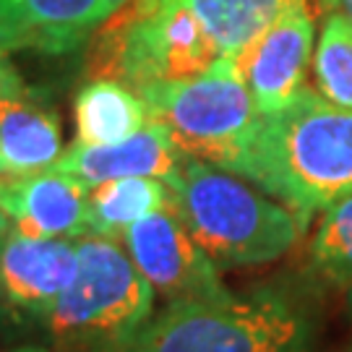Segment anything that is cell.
<instances>
[{
	"label": "cell",
	"mask_w": 352,
	"mask_h": 352,
	"mask_svg": "<svg viewBox=\"0 0 352 352\" xmlns=\"http://www.w3.org/2000/svg\"><path fill=\"white\" fill-rule=\"evenodd\" d=\"M78 272L76 238L26 235L0 212V305L45 318Z\"/></svg>",
	"instance_id": "obj_9"
},
{
	"label": "cell",
	"mask_w": 352,
	"mask_h": 352,
	"mask_svg": "<svg viewBox=\"0 0 352 352\" xmlns=\"http://www.w3.org/2000/svg\"><path fill=\"white\" fill-rule=\"evenodd\" d=\"M120 243L154 295L167 302L219 300L230 295L217 264L188 235L173 204L131 225Z\"/></svg>",
	"instance_id": "obj_7"
},
{
	"label": "cell",
	"mask_w": 352,
	"mask_h": 352,
	"mask_svg": "<svg viewBox=\"0 0 352 352\" xmlns=\"http://www.w3.org/2000/svg\"><path fill=\"white\" fill-rule=\"evenodd\" d=\"M314 78L329 102L352 110V24L340 13L324 19L314 50Z\"/></svg>",
	"instance_id": "obj_17"
},
{
	"label": "cell",
	"mask_w": 352,
	"mask_h": 352,
	"mask_svg": "<svg viewBox=\"0 0 352 352\" xmlns=\"http://www.w3.org/2000/svg\"><path fill=\"white\" fill-rule=\"evenodd\" d=\"M78 272L42 324L60 352H107L131 340L154 314V289L123 243L81 235Z\"/></svg>",
	"instance_id": "obj_4"
},
{
	"label": "cell",
	"mask_w": 352,
	"mask_h": 352,
	"mask_svg": "<svg viewBox=\"0 0 352 352\" xmlns=\"http://www.w3.org/2000/svg\"><path fill=\"white\" fill-rule=\"evenodd\" d=\"M350 311H352V289H350Z\"/></svg>",
	"instance_id": "obj_23"
},
{
	"label": "cell",
	"mask_w": 352,
	"mask_h": 352,
	"mask_svg": "<svg viewBox=\"0 0 352 352\" xmlns=\"http://www.w3.org/2000/svg\"><path fill=\"white\" fill-rule=\"evenodd\" d=\"M128 3H131V0H102V11H104V16L110 19L113 13H118L123 6H128Z\"/></svg>",
	"instance_id": "obj_21"
},
{
	"label": "cell",
	"mask_w": 352,
	"mask_h": 352,
	"mask_svg": "<svg viewBox=\"0 0 352 352\" xmlns=\"http://www.w3.org/2000/svg\"><path fill=\"white\" fill-rule=\"evenodd\" d=\"M170 190L180 222L217 269L277 261L300 235V219L285 204L199 160L183 157Z\"/></svg>",
	"instance_id": "obj_2"
},
{
	"label": "cell",
	"mask_w": 352,
	"mask_h": 352,
	"mask_svg": "<svg viewBox=\"0 0 352 352\" xmlns=\"http://www.w3.org/2000/svg\"><path fill=\"white\" fill-rule=\"evenodd\" d=\"M311 321L274 292L167 302L107 352H308Z\"/></svg>",
	"instance_id": "obj_3"
},
{
	"label": "cell",
	"mask_w": 352,
	"mask_h": 352,
	"mask_svg": "<svg viewBox=\"0 0 352 352\" xmlns=\"http://www.w3.org/2000/svg\"><path fill=\"white\" fill-rule=\"evenodd\" d=\"M350 352H352V350H350Z\"/></svg>",
	"instance_id": "obj_24"
},
{
	"label": "cell",
	"mask_w": 352,
	"mask_h": 352,
	"mask_svg": "<svg viewBox=\"0 0 352 352\" xmlns=\"http://www.w3.org/2000/svg\"><path fill=\"white\" fill-rule=\"evenodd\" d=\"M314 0H287L238 60L258 115L282 110L305 87L314 58Z\"/></svg>",
	"instance_id": "obj_8"
},
{
	"label": "cell",
	"mask_w": 352,
	"mask_h": 352,
	"mask_svg": "<svg viewBox=\"0 0 352 352\" xmlns=\"http://www.w3.org/2000/svg\"><path fill=\"white\" fill-rule=\"evenodd\" d=\"M13 78H19V71H16L13 63L8 60V52L0 50V87L8 84V81H13Z\"/></svg>",
	"instance_id": "obj_19"
},
{
	"label": "cell",
	"mask_w": 352,
	"mask_h": 352,
	"mask_svg": "<svg viewBox=\"0 0 352 352\" xmlns=\"http://www.w3.org/2000/svg\"><path fill=\"white\" fill-rule=\"evenodd\" d=\"M0 212L34 238L89 235L87 190L55 170L0 175Z\"/></svg>",
	"instance_id": "obj_12"
},
{
	"label": "cell",
	"mask_w": 352,
	"mask_h": 352,
	"mask_svg": "<svg viewBox=\"0 0 352 352\" xmlns=\"http://www.w3.org/2000/svg\"><path fill=\"white\" fill-rule=\"evenodd\" d=\"M104 37V78L133 91L154 81L193 78L222 55L193 13L175 0H131Z\"/></svg>",
	"instance_id": "obj_6"
},
{
	"label": "cell",
	"mask_w": 352,
	"mask_h": 352,
	"mask_svg": "<svg viewBox=\"0 0 352 352\" xmlns=\"http://www.w3.org/2000/svg\"><path fill=\"white\" fill-rule=\"evenodd\" d=\"M76 141L118 144L149 123V110L139 94L115 78H97L76 94Z\"/></svg>",
	"instance_id": "obj_14"
},
{
	"label": "cell",
	"mask_w": 352,
	"mask_h": 352,
	"mask_svg": "<svg viewBox=\"0 0 352 352\" xmlns=\"http://www.w3.org/2000/svg\"><path fill=\"white\" fill-rule=\"evenodd\" d=\"M186 6L214 39L222 58L240 60L287 0H175Z\"/></svg>",
	"instance_id": "obj_16"
},
{
	"label": "cell",
	"mask_w": 352,
	"mask_h": 352,
	"mask_svg": "<svg viewBox=\"0 0 352 352\" xmlns=\"http://www.w3.org/2000/svg\"><path fill=\"white\" fill-rule=\"evenodd\" d=\"M183 154L160 123H149L118 144H81L74 141L50 170L71 177L84 190L120 180V177H157L167 186L180 175Z\"/></svg>",
	"instance_id": "obj_10"
},
{
	"label": "cell",
	"mask_w": 352,
	"mask_h": 352,
	"mask_svg": "<svg viewBox=\"0 0 352 352\" xmlns=\"http://www.w3.org/2000/svg\"><path fill=\"white\" fill-rule=\"evenodd\" d=\"M11 352H50V350H45V347H19V350H11Z\"/></svg>",
	"instance_id": "obj_22"
},
{
	"label": "cell",
	"mask_w": 352,
	"mask_h": 352,
	"mask_svg": "<svg viewBox=\"0 0 352 352\" xmlns=\"http://www.w3.org/2000/svg\"><path fill=\"white\" fill-rule=\"evenodd\" d=\"M331 13H340L352 24V0H321Z\"/></svg>",
	"instance_id": "obj_20"
},
{
	"label": "cell",
	"mask_w": 352,
	"mask_h": 352,
	"mask_svg": "<svg viewBox=\"0 0 352 352\" xmlns=\"http://www.w3.org/2000/svg\"><path fill=\"white\" fill-rule=\"evenodd\" d=\"M240 177H248L298 219L352 196V110L329 102L318 89L272 115H258Z\"/></svg>",
	"instance_id": "obj_1"
},
{
	"label": "cell",
	"mask_w": 352,
	"mask_h": 352,
	"mask_svg": "<svg viewBox=\"0 0 352 352\" xmlns=\"http://www.w3.org/2000/svg\"><path fill=\"white\" fill-rule=\"evenodd\" d=\"M173 204V190L157 177H120L87 190L89 232L120 240L131 225Z\"/></svg>",
	"instance_id": "obj_15"
},
{
	"label": "cell",
	"mask_w": 352,
	"mask_h": 352,
	"mask_svg": "<svg viewBox=\"0 0 352 352\" xmlns=\"http://www.w3.org/2000/svg\"><path fill=\"white\" fill-rule=\"evenodd\" d=\"M104 21L102 0H0V50L63 55Z\"/></svg>",
	"instance_id": "obj_11"
},
{
	"label": "cell",
	"mask_w": 352,
	"mask_h": 352,
	"mask_svg": "<svg viewBox=\"0 0 352 352\" xmlns=\"http://www.w3.org/2000/svg\"><path fill=\"white\" fill-rule=\"evenodd\" d=\"M63 154L55 110L24 78L0 87V175H29L47 170Z\"/></svg>",
	"instance_id": "obj_13"
},
{
	"label": "cell",
	"mask_w": 352,
	"mask_h": 352,
	"mask_svg": "<svg viewBox=\"0 0 352 352\" xmlns=\"http://www.w3.org/2000/svg\"><path fill=\"white\" fill-rule=\"evenodd\" d=\"M311 264L334 285L352 287V196L324 212L311 243Z\"/></svg>",
	"instance_id": "obj_18"
},
{
	"label": "cell",
	"mask_w": 352,
	"mask_h": 352,
	"mask_svg": "<svg viewBox=\"0 0 352 352\" xmlns=\"http://www.w3.org/2000/svg\"><path fill=\"white\" fill-rule=\"evenodd\" d=\"M136 94L183 157L238 175L258 126L238 60L219 58L193 78L154 81L136 89Z\"/></svg>",
	"instance_id": "obj_5"
}]
</instances>
